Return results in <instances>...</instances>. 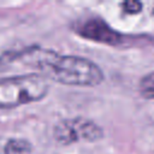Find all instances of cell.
Wrapping results in <instances>:
<instances>
[{"label": "cell", "mask_w": 154, "mask_h": 154, "mask_svg": "<svg viewBox=\"0 0 154 154\" xmlns=\"http://www.w3.org/2000/svg\"><path fill=\"white\" fill-rule=\"evenodd\" d=\"M77 32L87 40L105 45L117 46L123 41V36L102 19H89L84 22L78 26Z\"/></svg>", "instance_id": "4"}, {"label": "cell", "mask_w": 154, "mask_h": 154, "mask_svg": "<svg viewBox=\"0 0 154 154\" xmlns=\"http://www.w3.org/2000/svg\"><path fill=\"white\" fill-rule=\"evenodd\" d=\"M49 85L41 75H23L0 79V108H14L46 97Z\"/></svg>", "instance_id": "2"}, {"label": "cell", "mask_w": 154, "mask_h": 154, "mask_svg": "<svg viewBox=\"0 0 154 154\" xmlns=\"http://www.w3.org/2000/svg\"><path fill=\"white\" fill-rule=\"evenodd\" d=\"M53 134L59 143L71 144L81 140L96 141L102 137V129L89 119L77 117L59 122Z\"/></svg>", "instance_id": "3"}, {"label": "cell", "mask_w": 154, "mask_h": 154, "mask_svg": "<svg viewBox=\"0 0 154 154\" xmlns=\"http://www.w3.org/2000/svg\"><path fill=\"white\" fill-rule=\"evenodd\" d=\"M122 7H123L124 12H126L129 14H136V13L142 11V4L140 1H135V0H130V1L123 2Z\"/></svg>", "instance_id": "7"}, {"label": "cell", "mask_w": 154, "mask_h": 154, "mask_svg": "<svg viewBox=\"0 0 154 154\" xmlns=\"http://www.w3.org/2000/svg\"><path fill=\"white\" fill-rule=\"evenodd\" d=\"M20 63L37 70L42 77L57 83L78 87H95L103 81L102 70L91 60L77 55H60L51 49L29 47L7 52L0 57V67Z\"/></svg>", "instance_id": "1"}, {"label": "cell", "mask_w": 154, "mask_h": 154, "mask_svg": "<svg viewBox=\"0 0 154 154\" xmlns=\"http://www.w3.org/2000/svg\"><path fill=\"white\" fill-rule=\"evenodd\" d=\"M138 90L144 99H154V71L146 75L140 81Z\"/></svg>", "instance_id": "6"}, {"label": "cell", "mask_w": 154, "mask_h": 154, "mask_svg": "<svg viewBox=\"0 0 154 154\" xmlns=\"http://www.w3.org/2000/svg\"><path fill=\"white\" fill-rule=\"evenodd\" d=\"M4 154H31V144L24 138H10L4 147Z\"/></svg>", "instance_id": "5"}]
</instances>
